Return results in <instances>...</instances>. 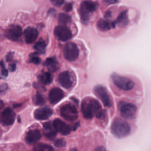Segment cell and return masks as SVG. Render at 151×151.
<instances>
[{"mask_svg":"<svg viewBox=\"0 0 151 151\" xmlns=\"http://www.w3.org/2000/svg\"><path fill=\"white\" fill-rule=\"evenodd\" d=\"M81 111L83 116L87 119H91L94 116L101 118L103 116L100 103L94 99L86 98L81 103Z\"/></svg>","mask_w":151,"mask_h":151,"instance_id":"6da1fadb","label":"cell"},{"mask_svg":"<svg viewBox=\"0 0 151 151\" xmlns=\"http://www.w3.org/2000/svg\"><path fill=\"white\" fill-rule=\"evenodd\" d=\"M111 131L115 136L119 138H122L130 134L131 128L127 122L117 118L113 122L111 126Z\"/></svg>","mask_w":151,"mask_h":151,"instance_id":"7a4b0ae2","label":"cell"},{"mask_svg":"<svg viewBox=\"0 0 151 151\" xmlns=\"http://www.w3.org/2000/svg\"><path fill=\"white\" fill-rule=\"evenodd\" d=\"M118 107L122 116L127 119H133L137 111V108L134 104L127 101L119 102Z\"/></svg>","mask_w":151,"mask_h":151,"instance_id":"3957f363","label":"cell"},{"mask_svg":"<svg viewBox=\"0 0 151 151\" xmlns=\"http://www.w3.org/2000/svg\"><path fill=\"white\" fill-rule=\"evenodd\" d=\"M96 5L90 1H84L81 4L80 7V15L84 22H87L89 19L91 14L95 11Z\"/></svg>","mask_w":151,"mask_h":151,"instance_id":"277c9868","label":"cell"},{"mask_svg":"<svg viewBox=\"0 0 151 151\" xmlns=\"http://www.w3.org/2000/svg\"><path fill=\"white\" fill-rule=\"evenodd\" d=\"M111 78L114 85L123 90H130L134 86V82L127 77L114 74L111 76Z\"/></svg>","mask_w":151,"mask_h":151,"instance_id":"5b68a950","label":"cell"},{"mask_svg":"<svg viewBox=\"0 0 151 151\" xmlns=\"http://www.w3.org/2000/svg\"><path fill=\"white\" fill-rule=\"evenodd\" d=\"M61 116L68 121H74L78 117V111L76 107L70 103L63 105L60 109Z\"/></svg>","mask_w":151,"mask_h":151,"instance_id":"8992f818","label":"cell"},{"mask_svg":"<svg viewBox=\"0 0 151 151\" xmlns=\"http://www.w3.org/2000/svg\"><path fill=\"white\" fill-rule=\"evenodd\" d=\"M63 55L67 60L69 61H75L79 55V50L77 45L71 42L66 44L64 48Z\"/></svg>","mask_w":151,"mask_h":151,"instance_id":"52a82bcc","label":"cell"},{"mask_svg":"<svg viewBox=\"0 0 151 151\" xmlns=\"http://www.w3.org/2000/svg\"><path fill=\"white\" fill-rule=\"evenodd\" d=\"M15 119L14 111L9 107L5 108L0 113V123L3 126H8L12 125Z\"/></svg>","mask_w":151,"mask_h":151,"instance_id":"ba28073f","label":"cell"},{"mask_svg":"<svg viewBox=\"0 0 151 151\" xmlns=\"http://www.w3.org/2000/svg\"><path fill=\"white\" fill-rule=\"evenodd\" d=\"M55 37L60 41H66L72 37L70 29L64 25H58L56 27L54 31Z\"/></svg>","mask_w":151,"mask_h":151,"instance_id":"9c48e42d","label":"cell"},{"mask_svg":"<svg viewBox=\"0 0 151 151\" xmlns=\"http://www.w3.org/2000/svg\"><path fill=\"white\" fill-rule=\"evenodd\" d=\"M96 95L100 99L104 106L109 107L111 104L109 95L106 89L100 86H96L94 90Z\"/></svg>","mask_w":151,"mask_h":151,"instance_id":"30bf717a","label":"cell"},{"mask_svg":"<svg viewBox=\"0 0 151 151\" xmlns=\"http://www.w3.org/2000/svg\"><path fill=\"white\" fill-rule=\"evenodd\" d=\"M58 82L64 88L68 89L73 86V78L71 73L68 71L61 73L58 76Z\"/></svg>","mask_w":151,"mask_h":151,"instance_id":"8fae6325","label":"cell"},{"mask_svg":"<svg viewBox=\"0 0 151 151\" xmlns=\"http://www.w3.org/2000/svg\"><path fill=\"white\" fill-rule=\"evenodd\" d=\"M52 126L57 132L63 135H67L71 132L70 127L60 119H55L52 122Z\"/></svg>","mask_w":151,"mask_h":151,"instance_id":"7c38bea8","label":"cell"},{"mask_svg":"<svg viewBox=\"0 0 151 151\" xmlns=\"http://www.w3.org/2000/svg\"><path fill=\"white\" fill-rule=\"evenodd\" d=\"M21 35L22 29L19 25H12L5 31V36L12 41H17Z\"/></svg>","mask_w":151,"mask_h":151,"instance_id":"4fadbf2b","label":"cell"},{"mask_svg":"<svg viewBox=\"0 0 151 151\" xmlns=\"http://www.w3.org/2000/svg\"><path fill=\"white\" fill-rule=\"evenodd\" d=\"M52 114V110L48 107H44L36 109L34 111V117L38 120H44L48 119Z\"/></svg>","mask_w":151,"mask_h":151,"instance_id":"5bb4252c","label":"cell"},{"mask_svg":"<svg viewBox=\"0 0 151 151\" xmlns=\"http://www.w3.org/2000/svg\"><path fill=\"white\" fill-rule=\"evenodd\" d=\"M64 97V93L61 89L58 87L52 88L49 92L48 99L51 104H55L58 103Z\"/></svg>","mask_w":151,"mask_h":151,"instance_id":"9a60e30c","label":"cell"},{"mask_svg":"<svg viewBox=\"0 0 151 151\" xmlns=\"http://www.w3.org/2000/svg\"><path fill=\"white\" fill-rule=\"evenodd\" d=\"M25 41L27 43L30 44L34 42L38 36V31L33 27H27L24 32Z\"/></svg>","mask_w":151,"mask_h":151,"instance_id":"2e32d148","label":"cell"},{"mask_svg":"<svg viewBox=\"0 0 151 151\" xmlns=\"http://www.w3.org/2000/svg\"><path fill=\"white\" fill-rule=\"evenodd\" d=\"M41 137V133L38 129L30 130L26 134L25 140L28 143L32 144L40 140Z\"/></svg>","mask_w":151,"mask_h":151,"instance_id":"e0dca14e","label":"cell"},{"mask_svg":"<svg viewBox=\"0 0 151 151\" xmlns=\"http://www.w3.org/2000/svg\"><path fill=\"white\" fill-rule=\"evenodd\" d=\"M43 133L50 140L54 139L57 134V131L50 122H46L43 125Z\"/></svg>","mask_w":151,"mask_h":151,"instance_id":"ac0fdd59","label":"cell"},{"mask_svg":"<svg viewBox=\"0 0 151 151\" xmlns=\"http://www.w3.org/2000/svg\"><path fill=\"white\" fill-rule=\"evenodd\" d=\"M115 22H112L109 19H100L97 24V28L102 31H106L115 27Z\"/></svg>","mask_w":151,"mask_h":151,"instance_id":"d6986e66","label":"cell"},{"mask_svg":"<svg viewBox=\"0 0 151 151\" xmlns=\"http://www.w3.org/2000/svg\"><path fill=\"white\" fill-rule=\"evenodd\" d=\"M44 65L50 72H54L57 71L59 67L58 61L55 57H50L47 58L44 63Z\"/></svg>","mask_w":151,"mask_h":151,"instance_id":"ffe728a7","label":"cell"},{"mask_svg":"<svg viewBox=\"0 0 151 151\" xmlns=\"http://www.w3.org/2000/svg\"><path fill=\"white\" fill-rule=\"evenodd\" d=\"M127 22H128L127 11H123L119 15V16L116 19V21H115V23L117 24L120 27H124L127 24Z\"/></svg>","mask_w":151,"mask_h":151,"instance_id":"44dd1931","label":"cell"},{"mask_svg":"<svg viewBox=\"0 0 151 151\" xmlns=\"http://www.w3.org/2000/svg\"><path fill=\"white\" fill-rule=\"evenodd\" d=\"M38 79L42 84L44 85H48L52 83L53 80V77L50 73L45 72L39 76Z\"/></svg>","mask_w":151,"mask_h":151,"instance_id":"7402d4cb","label":"cell"},{"mask_svg":"<svg viewBox=\"0 0 151 151\" xmlns=\"http://www.w3.org/2000/svg\"><path fill=\"white\" fill-rule=\"evenodd\" d=\"M34 151H54V149L50 145L40 143L34 145Z\"/></svg>","mask_w":151,"mask_h":151,"instance_id":"603a6c76","label":"cell"},{"mask_svg":"<svg viewBox=\"0 0 151 151\" xmlns=\"http://www.w3.org/2000/svg\"><path fill=\"white\" fill-rule=\"evenodd\" d=\"M45 47H46V44L45 43V41L43 40L40 39L34 45V48L37 51V53H38V54H42V53H44L45 52Z\"/></svg>","mask_w":151,"mask_h":151,"instance_id":"cb8c5ba5","label":"cell"},{"mask_svg":"<svg viewBox=\"0 0 151 151\" xmlns=\"http://www.w3.org/2000/svg\"><path fill=\"white\" fill-rule=\"evenodd\" d=\"M33 103L37 106H42L45 103V100L42 94L40 93H37L32 99Z\"/></svg>","mask_w":151,"mask_h":151,"instance_id":"d4e9b609","label":"cell"},{"mask_svg":"<svg viewBox=\"0 0 151 151\" xmlns=\"http://www.w3.org/2000/svg\"><path fill=\"white\" fill-rule=\"evenodd\" d=\"M71 17L68 14L64 13H60L58 15L59 22L63 25H65L69 23L71 21Z\"/></svg>","mask_w":151,"mask_h":151,"instance_id":"484cf974","label":"cell"},{"mask_svg":"<svg viewBox=\"0 0 151 151\" xmlns=\"http://www.w3.org/2000/svg\"><path fill=\"white\" fill-rule=\"evenodd\" d=\"M29 61L35 64H38L40 63V58L38 57L37 54H32L30 55Z\"/></svg>","mask_w":151,"mask_h":151,"instance_id":"4316f807","label":"cell"},{"mask_svg":"<svg viewBox=\"0 0 151 151\" xmlns=\"http://www.w3.org/2000/svg\"><path fill=\"white\" fill-rule=\"evenodd\" d=\"M54 145L57 147H63L65 146V141L63 139H59L55 141Z\"/></svg>","mask_w":151,"mask_h":151,"instance_id":"83f0119b","label":"cell"},{"mask_svg":"<svg viewBox=\"0 0 151 151\" xmlns=\"http://www.w3.org/2000/svg\"><path fill=\"white\" fill-rule=\"evenodd\" d=\"M0 66H1V74H2V75L5 77H6L8 76V70L5 68L4 64L2 61H1L0 62Z\"/></svg>","mask_w":151,"mask_h":151,"instance_id":"f1b7e54d","label":"cell"},{"mask_svg":"<svg viewBox=\"0 0 151 151\" xmlns=\"http://www.w3.org/2000/svg\"><path fill=\"white\" fill-rule=\"evenodd\" d=\"M50 2L54 6H60L64 4V0H50Z\"/></svg>","mask_w":151,"mask_h":151,"instance_id":"f546056e","label":"cell"},{"mask_svg":"<svg viewBox=\"0 0 151 151\" xmlns=\"http://www.w3.org/2000/svg\"><path fill=\"white\" fill-rule=\"evenodd\" d=\"M73 8V6H72V4H66L64 7V9L67 11V12H68V11H70Z\"/></svg>","mask_w":151,"mask_h":151,"instance_id":"4dcf8cb0","label":"cell"},{"mask_svg":"<svg viewBox=\"0 0 151 151\" xmlns=\"http://www.w3.org/2000/svg\"><path fill=\"white\" fill-rule=\"evenodd\" d=\"M9 70L12 72L14 71L16 69V64L15 63H12V64H10L9 65Z\"/></svg>","mask_w":151,"mask_h":151,"instance_id":"1f68e13d","label":"cell"},{"mask_svg":"<svg viewBox=\"0 0 151 151\" xmlns=\"http://www.w3.org/2000/svg\"><path fill=\"white\" fill-rule=\"evenodd\" d=\"M103 1L107 4H113L117 3V2H119V0H103Z\"/></svg>","mask_w":151,"mask_h":151,"instance_id":"d6a6232c","label":"cell"},{"mask_svg":"<svg viewBox=\"0 0 151 151\" xmlns=\"http://www.w3.org/2000/svg\"><path fill=\"white\" fill-rule=\"evenodd\" d=\"M94 151H107V150L103 146H98L94 149Z\"/></svg>","mask_w":151,"mask_h":151,"instance_id":"836d02e7","label":"cell"},{"mask_svg":"<svg viewBox=\"0 0 151 151\" xmlns=\"http://www.w3.org/2000/svg\"><path fill=\"white\" fill-rule=\"evenodd\" d=\"M12 53H9L8 55L6 56V61H11V59H12Z\"/></svg>","mask_w":151,"mask_h":151,"instance_id":"e575fe53","label":"cell"},{"mask_svg":"<svg viewBox=\"0 0 151 151\" xmlns=\"http://www.w3.org/2000/svg\"><path fill=\"white\" fill-rule=\"evenodd\" d=\"M6 88L5 85H3V86H0V93L2 91H4L5 90V88Z\"/></svg>","mask_w":151,"mask_h":151,"instance_id":"d590c367","label":"cell"},{"mask_svg":"<svg viewBox=\"0 0 151 151\" xmlns=\"http://www.w3.org/2000/svg\"><path fill=\"white\" fill-rule=\"evenodd\" d=\"M4 102L2 101V100H0V109H2V108L4 107Z\"/></svg>","mask_w":151,"mask_h":151,"instance_id":"8d00e7d4","label":"cell"},{"mask_svg":"<svg viewBox=\"0 0 151 151\" xmlns=\"http://www.w3.org/2000/svg\"><path fill=\"white\" fill-rule=\"evenodd\" d=\"M69 151H78L76 148H73V149H70Z\"/></svg>","mask_w":151,"mask_h":151,"instance_id":"74e56055","label":"cell"}]
</instances>
